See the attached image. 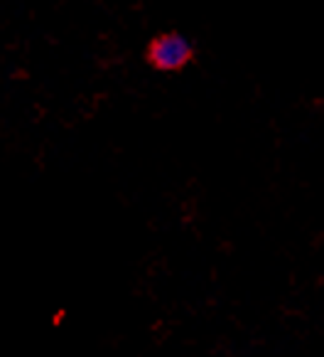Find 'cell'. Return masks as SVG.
<instances>
[{"label": "cell", "instance_id": "obj_1", "mask_svg": "<svg viewBox=\"0 0 324 357\" xmlns=\"http://www.w3.org/2000/svg\"><path fill=\"white\" fill-rule=\"evenodd\" d=\"M192 57V45L182 35H162L150 47V59L160 69H179Z\"/></svg>", "mask_w": 324, "mask_h": 357}]
</instances>
